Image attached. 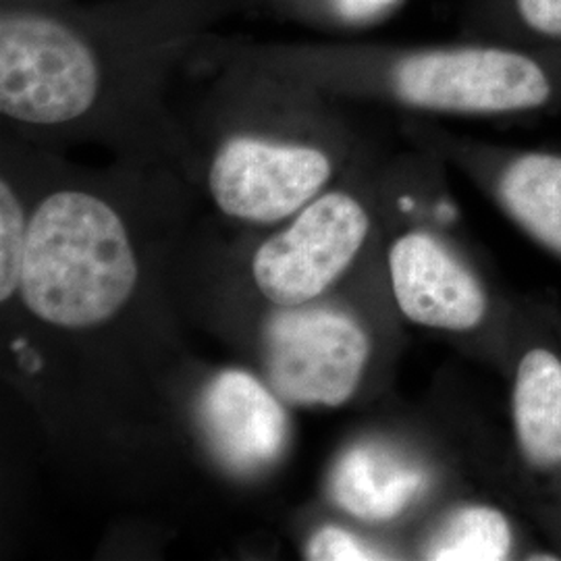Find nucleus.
<instances>
[{"instance_id": "1", "label": "nucleus", "mask_w": 561, "mask_h": 561, "mask_svg": "<svg viewBox=\"0 0 561 561\" xmlns=\"http://www.w3.org/2000/svg\"><path fill=\"white\" fill-rule=\"evenodd\" d=\"M243 0H73L0 9V113L42 131L159 94Z\"/></svg>"}, {"instance_id": "2", "label": "nucleus", "mask_w": 561, "mask_h": 561, "mask_svg": "<svg viewBox=\"0 0 561 561\" xmlns=\"http://www.w3.org/2000/svg\"><path fill=\"white\" fill-rule=\"evenodd\" d=\"M317 90L350 92L403 108L514 117L561 108V59L507 42H254L215 36L204 48Z\"/></svg>"}, {"instance_id": "3", "label": "nucleus", "mask_w": 561, "mask_h": 561, "mask_svg": "<svg viewBox=\"0 0 561 561\" xmlns=\"http://www.w3.org/2000/svg\"><path fill=\"white\" fill-rule=\"evenodd\" d=\"M138 280V262L113 204L62 187L27 225L21 298L41 321L85 329L115 317Z\"/></svg>"}, {"instance_id": "4", "label": "nucleus", "mask_w": 561, "mask_h": 561, "mask_svg": "<svg viewBox=\"0 0 561 561\" xmlns=\"http://www.w3.org/2000/svg\"><path fill=\"white\" fill-rule=\"evenodd\" d=\"M248 119L222 131L208 161L206 185L225 215L248 222L283 221L321 196L337 167L329 138L279 129L259 119L248 69L219 60Z\"/></svg>"}, {"instance_id": "5", "label": "nucleus", "mask_w": 561, "mask_h": 561, "mask_svg": "<svg viewBox=\"0 0 561 561\" xmlns=\"http://www.w3.org/2000/svg\"><path fill=\"white\" fill-rule=\"evenodd\" d=\"M370 343L358 322L331 308L280 306L264 324L273 391L294 405H341L358 389Z\"/></svg>"}, {"instance_id": "6", "label": "nucleus", "mask_w": 561, "mask_h": 561, "mask_svg": "<svg viewBox=\"0 0 561 561\" xmlns=\"http://www.w3.org/2000/svg\"><path fill=\"white\" fill-rule=\"evenodd\" d=\"M368 229L370 215L356 194L322 192L259 248L252 271L262 296L279 306L319 298L356 259Z\"/></svg>"}, {"instance_id": "7", "label": "nucleus", "mask_w": 561, "mask_h": 561, "mask_svg": "<svg viewBox=\"0 0 561 561\" xmlns=\"http://www.w3.org/2000/svg\"><path fill=\"white\" fill-rule=\"evenodd\" d=\"M389 273L408 321L463 333L479 327L486 314L481 280L426 231H410L391 245Z\"/></svg>"}, {"instance_id": "8", "label": "nucleus", "mask_w": 561, "mask_h": 561, "mask_svg": "<svg viewBox=\"0 0 561 561\" xmlns=\"http://www.w3.org/2000/svg\"><path fill=\"white\" fill-rule=\"evenodd\" d=\"M208 443L236 472H256L277 460L287 443L279 400L243 370H225L206 387L201 405Z\"/></svg>"}, {"instance_id": "9", "label": "nucleus", "mask_w": 561, "mask_h": 561, "mask_svg": "<svg viewBox=\"0 0 561 561\" xmlns=\"http://www.w3.org/2000/svg\"><path fill=\"white\" fill-rule=\"evenodd\" d=\"M458 154L530 238L561 254V154L477 146Z\"/></svg>"}, {"instance_id": "10", "label": "nucleus", "mask_w": 561, "mask_h": 561, "mask_svg": "<svg viewBox=\"0 0 561 561\" xmlns=\"http://www.w3.org/2000/svg\"><path fill=\"white\" fill-rule=\"evenodd\" d=\"M426 486V474L412 461L379 445H356L337 461L331 495L341 510L368 522L400 516Z\"/></svg>"}, {"instance_id": "11", "label": "nucleus", "mask_w": 561, "mask_h": 561, "mask_svg": "<svg viewBox=\"0 0 561 561\" xmlns=\"http://www.w3.org/2000/svg\"><path fill=\"white\" fill-rule=\"evenodd\" d=\"M512 422L530 466L561 470V358L551 350L533 347L518 362Z\"/></svg>"}, {"instance_id": "12", "label": "nucleus", "mask_w": 561, "mask_h": 561, "mask_svg": "<svg viewBox=\"0 0 561 561\" xmlns=\"http://www.w3.org/2000/svg\"><path fill=\"white\" fill-rule=\"evenodd\" d=\"M461 30L561 59V0H470Z\"/></svg>"}, {"instance_id": "13", "label": "nucleus", "mask_w": 561, "mask_h": 561, "mask_svg": "<svg viewBox=\"0 0 561 561\" xmlns=\"http://www.w3.org/2000/svg\"><path fill=\"white\" fill-rule=\"evenodd\" d=\"M514 551V528L491 505H463L449 514L424 547V558L437 561H497Z\"/></svg>"}, {"instance_id": "14", "label": "nucleus", "mask_w": 561, "mask_h": 561, "mask_svg": "<svg viewBox=\"0 0 561 561\" xmlns=\"http://www.w3.org/2000/svg\"><path fill=\"white\" fill-rule=\"evenodd\" d=\"M279 18L306 27L354 34L364 32L396 15L405 0H261Z\"/></svg>"}, {"instance_id": "15", "label": "nucleus", "mask_w": 561, "mask_h": 561, "mask_svg": "<svg viewBox=\"0 0 561 561\" xmlns=\"http://www.w3.org/2000/svg\"><path fill=\"white\" fill-rule=\"evenodd\" d=\"M27 225L15 185L7 178L0 181V300L7 301L20 287Z\"/></svg>"}, {"instance_id": "16", "label": "nucleus", "mask_w": 561, "mask_h": 561, "mask_svg": "<svg viewBox=\"0 0 561 561\" xmlns=\"http://www.w3.org/2000/svg\"><path fill=\"white\" fill-rule=\"evenodd\" d=\"M306 558L314 561L385 560L377 547H370L360 537L337 526L321 528L308 542Z\"/></svg>"}, {"instance_id": "17", "label": "nucleus", "mask_w": 561, "mask_h": 561, "mask_svg": "<svg viewBox=\"0 0 561 561\" xmlns=\"http://www.w3.org/2000/svg\"><path fill=\"white\" fill-rule=\"evenodd\" d=\"M73 0H0V9H30V11H42V9H57L65 7Z\"/></svg>"}]
</instances>
